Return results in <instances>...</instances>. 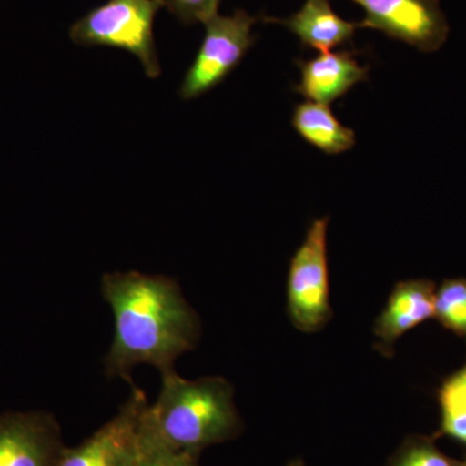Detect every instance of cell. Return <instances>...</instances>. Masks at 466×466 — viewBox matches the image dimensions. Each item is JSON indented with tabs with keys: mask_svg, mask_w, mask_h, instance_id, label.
<instances>
[{
	"mask_svg": "<svg viewBox=\"0 0 466 466\" xmlns=\"http://www.w3.org/2000/svg\"><path fill=\"white\" fill-rule=\"evenodd\" d=\"M435 287L429 280L400 281L392 288L381 314L376 318L375 350L392 358L398 339L435 315Z\"/></svg>",
	"mask_w": 466,
	"mask_h": 466,
	"instance_id": "9",
	"label": "cell"
},
{
	"mask_svg": "<svg viewBox=\"0 0 466 466\" xmlns=\"http://www.w3.org/2000/svg\"><path fill=\"white\" fill-rule=\"evenodd\" d=\"M386 466H466L441 453L431 441L410 438Z\"/></svg>",
	"mask_w": 466,
	"mask_h": 466,
	"instance_id": "15",
	"label": "cell"
},
{
	"mask_svg": "<svg viewBox=\"0 0 466 466\" xmlns=\"http://www.w3.org/2000/svg\"><path fill=\"white\" fill-rule=\"evenodd\" d=\"M66 446L52 413L0 415V466H57Z\"/></svg>",
	"mask_w": 466,
	"mask_h": 466,
	"instance_id": "8",
	"label": "cell"
},
{
	"mask_svg": "<svg viewBox=\"0 0 466 466\" xmlns=\"http://www.w3.org/2000/svg\"><path fill=\"white\" fill-rule=\"evenodd\" d=\"M366 11L359 27L380 30L422 52L440 50L449 23L440 0H354Z\"/></svg>",
	"mask_w": 466,
	"mask_h": 466,
	"instance_id": "7",
	"label": "cell"
},
{
	"mask_svg": "<svg viewBox=\"0 0 466 466\" xmlns=\"http://www.w3.org/2000/svg\"><path fill=\"white\" fill-rule=\"evenodd\" d=\"M291 125L300 137L327 155H341L355 146L354 130L343 126L324 104H299L294 109Z\"/></svg>",
	"mask_w": 466,
	"mask_h": 466,
	"instance_id": "12",
	"label": "cell"
},
{
	"mask_svg": "<svg viewBox=\"0 0 466 466\" xmlns=\"http://www.w3.org/2000/svg\"><path fill=\"white\" fill-rule=\"evenodd\" d=\"M434 318L447 329L466 337V279L446 280L438 288Z\"/></svg>",
	"mask_w": 466,
	"mask_h": 466,
	"instance_id": "14",
	"label": "cell"
},
{
	"mask_svg": "<svg viewBox=\"0 0 466 466\" xmlns=\"http://www.w3.org/2000/svg\"><path fill=\"white\" fill-rule=\"evenodd\" d=\"M161 8L159 0H108L73 24L70 38L76 45L130 52L149 78H157L161 66L153 25Z\"/></svg>",
	"mask_w": 466,
	"mask_h": 466,
	"instance_id": "3",
	"label": "cell"
},
{
	"mask_svg": "<svg viewBox=\"0 0 466 466\" xmlns=\"http://www.w3.org/2000/svg\"><path fill=\"white\" fill-rule=\"evenodd\" d=\"M162 7L170 11L184 24L207 23L216 16L222 0H159Z\"/></svg>",
	"mask_w": 466,
	"mask_h": 466,
	"instance_id": "16",
	"label": "cell"
},
{
	"mask_svg": "<svg viewBox=\"0 0 466 466\" xmlns=\"http://www.w3.org/2000/svg\"><path fill=\"white\" fill-rule=\"evenodd\" d=\"M300 81L294 91L309 101L329 106L355 85L367 81L370 67L361 66L351 52H327L309 60H299Z\"/></svg>",
	"mask_w": 466,
	"mask_h": 466,
	"instance_id": "10",
	"label": "cell"
},
{
	"mask_svg": "<svg viewBox=\"0 0 466 466\" xmlns=\"http://www.w3.org/2000/svg\"><path fill=\"white\" fill-rule=\"evenodd\" d=\"M287 466H305V462H303V460L296 459L291 460L289 464H288Z\"/></svg>",
	"mask_w": 466,
	"mask_h": 466,
	"instance_id": "18",
	"label": "cell"
},
{
	"mask_svg": "<svg viewBox=\"0 0 466 466\" xmlns=\"http://www.w3.org/2000/svg\"><path fill=\"white\" fill-rule=\"evenodd\" d=\"M256 23L257 17L242 9L231 16L217 14L204 23V41L179 88L183 100L207 94L231 75L256 42L251 34Z\"/></svg>",
	"mask_w": 466,
	"mask_h": 466,
	"instance_id": "5",
	"label": "cell"
},
{
	"mask_svg": "<svg viewBox=\"0 0 466 466\" xmlns=\"http://www.w3.org/2000/svg\"><path fill=\"white\" fill-rule=\"evenodd\" d=\"M329 218L312 222L305 240L291 257L287 279V311L291 325L302 333H317L333 318L328 267Z\"/></svg>",
	"mask_w": 466,
	"mask_h": 466,
	"instance_id": "4",
	"label": "cell"
},
{
	"mask_svg": "<svg viewBox=\"0 0 466 466\" xmlns=\"http://www.w3.org/2000/svg\"><path fill=\"white\" fill-rule=\"evenodd\" d=\"M274 21L288 27L303 45L320 54H327L350 42L359 27V24L339 17L329 0H306L296 14Z\"/></svg>",
	"mask_w": 466,
	"mask_h": 466,
	"instance_id": "11",
	"label": "cell"
},
{
	"mask_svg": "<svg viewBox=\"0 0 466 466\" xmlns=\"http://www.w3.org/2000/svg\"><path fill=\"white\" fill-rule=\"evenodd\" d=\"M131 394L108 422L78 446L66 447L57 466H139L147 450L142 417L149 401L133 382Z\"/></svg>",
	"mask_w": 466,
	"mask_h": 466,
	"instance_id": "6",
	"label": "cell"
},
{
	"mask_svg": "<svg viewBox=\"0 0 466 466\" xmlns=\"http://www.w3.org/2000/svg\"><path fill=\"white\" fill-rule=\"evenodd\" d=\"M438 400L441 434L466 446V364L441 383Z\"/></svg>",
	"mask_w": 466,
	"mask_h": 466,
	"instance_id": "13",
	"label": "cell"
},
{
	"mask_svg": "<svg viewBox=\"0 0 466 466\" xmlns=\"http://www.w3.org/2000/svg\"><path fill=\"white\" fill-rule=\"evenodd\" d=\"M161 379L157 400L147 406L142 417L146 450L198 456L202 450L240 433L235 390L225 377L187 380L171 370Z\"/></svg>",
	"mask_w": 466,
	"mask_h": 466,
	"instance_id": "2",
	"label": "cell"
},
{
	"mask_svg": "<svg viewBox=\"0 0 466 466\" xmlns=\"http://www.w3.org/2000/svg\"><path fill=\"white\" fill-rule=\"evenodd\" d=\"M101 296L115 317L112 345L104 359L108 377L131 381L134 368L148 364L175 370L177 359L198 348L201 323L177 279L137 271L101 279Z\"/></svg>",
	"mask_w": 466,
	"mask_h": 466,
	"instance_id": "1",
	"label": "cell"
},
{
	"mask_svg": "<svg viewBox=\"0 0 466 466\" xmlns=\"http://www.w3.org/2000/svg\"><path fill=\"white\" fill-rule=\"evenodd\" d=\"M198 456L189 453L171 452L167 450H147L139 466H200Z\"/></svg>",
	"mask_w": 466,
	"mask_h": 466,
	"instance_id": "17",
	"label": "cell"
}]
</instances>
